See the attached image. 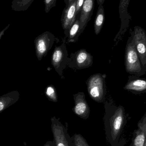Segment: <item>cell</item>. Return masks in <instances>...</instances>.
<instances>
[{"instance_id":"6da1fadb","label":"cell","mask_w":146,"mask_h":146,"mask_svg":"<svg viewBox=\"0 0 146 146\" xmlns=\"http://www.w3.org/2000/svg\"><path fill=\"white\" fill-rule=\"evenodd\" d=\"M105 109L104 121L106 140L110 146H125L127 141L122 136L127 123L125 109L107 101L105 103Z\"/></svg>"},{"instance_id":"7a4b0ae2","label":"cell","mask_w":146,"mask_h":146,"mask_svg":"<svg viewBox=\"0 0 146 146\" xmlns=\"http://www.w3.org/2000/svg\"><path fill=\"white\" fill-rule=\"evenodd\" d=\"M130 35L125 48V69L127 72L130 75L141 76L146 73L144 72L139 56L136 50L133 36L130 33Z\"/></svg>"},{"instance_id":"3957f363","label":"cell","mask_w":146,"mask_h":146,"mask_svg":"<svg viewBox=\"0 0 146 146\" xmlns=\"http://www.w3.org/2000/svg\"><path fill=\"white\" fill-rule=\"evenodd\" d=\"M106 75L96 74L91 76L86 82L88 92L90 97L98 103H103L106 95Z\"/></svg>"},{"instance_id":"277c9868","label":"cell","mask_w":146,"mask_h":146,"mask_svg":"<svg viewBox=\"0 0 146 146\" xmlns=\"http://www.w3.org/2000/svg\"><path fill=\"white\" fill-rule=\"evenodd\" d=\"M51 130L56 146H75L67 129L55 116L51 117Z\"/></svg>"},{"instance_id":"5b68a950","label":"cell","mask_w":146,"mask_h":146,"mask_svg":"<svg viewBox=\"0 0 146 146\" xmlns=\"http://www.w3.org/2000/svg\"><path fill=\"white\" fill-rule=\"evenodd\" d=\"M137 53L139 56L144 72H146V32L144 28L136 26L130 29Z\"/></svg>"},{"instance_id":"8992f818","label":"cell","mask_w":146,"mask_h":146,"mask_svg":"<svg viewBox=\"0 0 146 146\" xmlns=\"http://www.w3.org/2000/svg\"><path fill=\"white\" fill-rule=\"evenodd\" d=\"M56 38L54 34L46 31L38 36L34 41L36 55L38 60L45 56L54 44Z\"/></svg>"},{"instance_id":"52a82bcc","label":"cell","mask_w":146,"mask_h":146,"mask_svg":"<svg viewBox=\"0 0 146 146\" xmlns=\"http://www.w3.org/2000/svg\"><path fill=\"white\" fill-rule=\"evenodd\" d=\"M130 0H120L119 6V18L121 19V27L114 39L115 42L121 40L128 29L132 16L128 12Z\"/></svg>"},{"instance_id":"ba28073f","label":"cell","mask_w":146,"mask_h":146,"mask_svg":"<svg viewBox=\"0 0 146 146\" xmlns=\"http://www.w3.org/2000/svg\"><path fill=\"white\" fill-rule=\"evenodd\" d=\"M68 60L67 50L65 44L55 48L51 57V64L61 77L62 70L66 68Z\"/></svg>"},{"instance_id":"9c48e42d","label":"cell","mask_w":146,"mask_h":146,"mask_svg":"<svg viewBox=\"0 0 146 146\" xmlns=\"http://www.w3.org/2000/svg\"><path fill=\"white\" fill-rule=\"evenodd\" d=\"M75 105L73 111L74 113L82 119L86 120L89 117L90 109L85 99L84 93L79 92L74 95Z\"/></svg>"},{"instance_id":"30bf717a","label":"cell","mask_w":146,"mask_h":146,"mask_svg":"<svg viewBox=\"0 0 146 146\" xmlns=\"http://www.w3.org/2000/svg\"><path fill=\"white\" fill-rule=\"evenodd\" d=\"M123 89L133 94H141L146 93V79L133 75L129 76Z\"/></svg>"},{"instance_id":"8fae6325","label":"cell","mask_w":146,"mask_h":146,"mask_svg":"<svg viewBox=\"0 0 146 146\" xmlns=\"http://www.w3.org/2000/svg\"><path fill=\"white\" fill-rule=\"evenodd\" d=\"M95 0H85L80 16V29L78 36L85 30L93 13Z\"/></svg>"},{"instance_id":"7c38bea8","label":"cell","mask_w":146,"mask_h":146,"mask_svg":"<svg viewBox=\"0 0 146 146\" xmlns=\"http://www.w3.org/2000/svg\"><path fill=\"white\" fill-rule=\"evenodd\" d=\"M71 59L72 62L74 63L73 66L78 69L89 67L93 63L92 56L83 49L73 54V56H71Z\"/></svg>"},{"instance_id":"4fadbf2b","label":"cell","mask_w":146,"mask_h":146,"mask_svg":"<svg viewBox=\"0 0 146 146\" xmlns=\"http://www.w3.org/2000/svg\"><path fill=\"white\" fill-rule=\"evenodd\" d=\"M129 146H144L146 139V112L139 120Z\"/></svg>"},{"instance_id":"5bb4252c","label":"cell","mask_w":146,"mask_h":146,"mask_svg":"<svg viewBox=\"0 0 146 146\" xmlns=\"http://www.w3.org/2000/svg\"><path fill=\"white\" fill-rule=\"evenodd\" d=\"M77 1L66 6L62 11L61 21L62 28L65 31L69 30L76 19V12Z\"/></svg>"},{"instance_id":"9a60e30c","label":"cell","mask_w":146,"mask_h":146,"mask_svg":"<svg viewBox=\"0 0 146 146\" xmlns=\"http://www.w3.org/2000/svg\"><path fill=\"white\" fill-rule=\"evenodd\" d=\"M105 20L104 9L103 5H100L98 7L94 20V32L96 35H98L102 30Z\"/></svg>"},{"instance_id":"2e32d148","label":"cell","mask_w":146,"mask_h":146,"mask_svg":"<svg viewBox=\"0 0 146 146\" xmlns=\"http://www.w3.org/2000/svg\"><path fill=\"white\" fill-rule=\"evenodd\" d=\"M80 29V16H77L74 23L69 30L65 31V33L68 38V42H74L78 38Z\"/></svg>"},{"instance_id":"e0dca14e","label":"cell","mask_w":146,"mask_h":146,"mask_svg":"<svg viewBox=\"0 0 146 146\" xmlns=\"http://www.w3.org/2000/svg\"><path fill=\"white\" fill-rule=\"evenodd\" d=\"M34 0H13L11 8L15 11H26Z\"/></svg>"},{"instance_id":"ac0fdd59","label":"cell","mask_w":146,"mask_h":146,"mask_svg":"<svg viewBox=\"0 0 146 146\" xmlns=\"http://www.w3.org/2000/svg\"><path fill=\"white\" fill-rule=\"evenodd\" d=\"M45 95L50 101L56 102L58 100L57 93L54 87L52 85L48 86L45 89Z\"/></svg>"},{"instance_id":"d6986e66","label":"cell","mask_w":146,"mask_h":146,"mask_svg":"<svg viewBox=\"0 0 146 146\" xmlns=\"http://www.w3.org/2000/svg\"><path fill=\"white\" fill-rule=\"evenodd\" d=\"M72 138L75 146H90L86 139L80 134H75Z\"/></svg>"},{"instance_id":"ffe728a7","label":"cell","mask_w":146,"mask_h":146,"mask_svg":"<svg viewBox=\"0 0 146 146\" xmlns=\"http://www.w3.org/2000/svg\"><path fill=\"white\" fill-rule=\"evenodd\" d=\"M57 0H44L45 5V12L48 13L51 9L54 7L56 5Z\"/></svg>"},{"instance_id":"44dd1931","label":"cell","mask_w":146,"mask_h":146,"mask_svg":"<svg viewBox=\"0 0 146 146\" xmlns=\"http://www.w3.org/2000/svg\"><path fill=\"white\" fill-rule=\"evenodd\" d=\"M85 0H77L76 4V17L80 16L81 10L82 8V5L84 3Z\"/></svg>"},{"instance_id":"7402d4cb","label":"cell","mask_w":146,"mask_h":146,"mask_svg":"<svg viewBox=\"0 0 146 146\" xmlns=\"http://www.w3.org/2000/svg\"><path fill=\"white\" fill-rule=\"evenodd\" d=\"M43 146H56V145L54 141L53 140V141H47Z\"/></svg>"},{"instance_id":"603a6c76","label":"cell","mask_w":146,"mask_h":146,"mask_svg":"<svg viewBox=\"0 0 146 146\" xmlns=\"http://www.w3.org/2000/svg\"><path fill=\"white\" fill-rule=\"evenodd\" d=\"M10 26V25H8L4 29L2 30L0 32V39H1V38L2 37V36L4 35V32H5V31H7V29L9 28V27Z\"/></svg>"},{"instance_id":"cb8c5ba5","label":"cell","mask_w":146,"mask_h":146,"mask_svg":"<svg viewBox=\"0 0 146 146\" xmlns=\"http://www.w3.org/2000/svg\"><path fill=\"white\" fill-rule=\"evenodd\" d=\"M77 1V0H67V3L66 4V6H68V5H70L71 3H73V2L75 1Z\"/></svg>"},{"instance_id":"d4e9b609","label":"cell","mask_w":146,"mask_h":146,"mask_svg":"<svg viewBox=\"0 0 146 146\" xmlns=\"http://www.w3.org/2000/svg\"><path fill=\"white\" fill-rule=\"evenodd\" d=\"M105 1V0H97L98 5V6H99L100 5H103Z\"/></svg>"},{"instance_id":"484cf974","label":"cell","mask_w":146,"mask_h":146,"mask_svg":"<svg viewBox=\"0 0 146 146\" xmlns=\"http://www.w3.org/2000/svg\"><path fill=\"white\" fill-rule=\"evenodd\" d=\"M67 0H64V2H65V3H66V4L67 3Z\"/></svg>"},{"instance_id":"4316f807","label":"cell","mask_w":146,"mask_h":146,"mask_svg":"<svg viewBox=\"0 0 146 146\" xmlns=\"http://www.w3.org/2000/svg\"><path fill=\"white\" fill-rule=\"evenodd\" d=\"M144 146H146V139L145 142V145H144Z\"/></svg>"}]
</instances>
